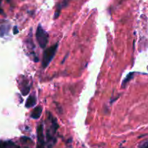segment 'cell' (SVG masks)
<instances>
[{
	"label": "cell",
	"mask_w": 148,
	"mask_h": 148,
	"mask_svg": "<svg viewBox=\"0 0 148 148\" xmlns=\"http://www.w3.org/2000/svg\"><path fill=\"white\" fill-rule=\"evenodd\" d=\"M58 49V43H56L53 46L48 48L43 52V60H42V66L43 69L47 67L49 64L52 61V59L54 57L55 54L56 53V51Z\"/></svg>",
	"instance_id": "1"
},
{
	"label": "cell",
	"mask_w": 148,
	"mask_h": 148,
	"mask_svg": "<svg viewBox=\"0 0 148 148\" xmlns=\"http://www.w3.org/2000/svg\"><path fill=\"white\" fill-rule=\"evenodd\" d=\"M36 36V40H37L39 46L42 49H45V47H46L48 43V40H49V36H48L47 33L43 30V28L41 27L40 25L38 26Z\"/></svg>",
	"instance_id": "2"
},
{
	"label": "cell",
	"mask_w": 148,
	"mask_h": 148,
	"mask_svg": "<svg viewBox=\"0 0 148 148\" xmlns=\"http://www.w3.org/2000/svg\"><path fill=\"white\" fill-rule=\"evenodd\" d=\"M37 137H38L37 148H44L45 139H44V134H43V127L42 124H40V125L38 127Z\"/></svg>",
	"instance_id": "3"
},
{
	"label": "cell",
	"mask_w": 148,
	"mask_h": 148,
	"mask_svg": "<svg viewBox=\"0 0 148 148\" xmlns=\"http://www.w3.org/2000/svg\"><path fill=\"white\" fill-rule=\"evenodd\" d=\"M42 111H43V108L41 106H37L36 108H34V110L33 111V112L31 113V118L34 119H38L40 118V115L42 114Z\"/></svg>",
	"instance_id": "4"
},
{
	"label": "cell",
	"mask_w": 148,
	"mask_h": 148,
	"mask_svg": "<svg viewBox=\"0 0 148 148\" xmlns=\"http://www.w3.org/2000/svg\"><path fill=\"white\" fill-rule=\"evenodd\" d=\"M36 104V98L33 95H30L27 99L25 103V107L27 108H30L32 107L35 106Z\"/></svg>",
	"instance_id": "5"
},
{
	"label": "cell",
	"mask_w": 148,
	"mask_h": 148,
	"mask_svg": "<svg viewBox=\"0 0 148 148\" xmlns=\"http://www.w3.org/2000/svg\"><path fill=\"white\" fill-rule=\"evenodd\" d=\"M133 75H134V73H130L128 75H127V77L125 78V79H124V82H123V83H122V88H124L125 85H127V84L128 83L129 81H130V79L133 77Z\"/></svg>",
	"instance_id": "6"
},
{
	"label": "cell",
	"mask_w": 148,
	"mask_h": 148,
	"mask_svg": "<svg viewBox=\"0 0 148 148\" xmlns=\"http://www.w3.org/2000/svg\"><path fill=\"white\" fill-rule=\"evenodd\" d=\"M6 145H7V148H20L19 146H17V145H15L11 141L6 142Z\"/></svg>",
	"instance_id": "7"
},
{
	"label": "cell",
	"mask_w": 148,
	"mask_h": 148,
	"mask_svg": "<svg viewBox=\"0 0 148 148\" xmlns=\"http://www.w3.org/2000/svg\"><path fill=\"white\" fill-rule=\"evenodd\" d=\"M60 10H61V7H59H59H58V10H57V11H56V13H55V15H54V19L57 18V17H59V14H60Z\"/></svg>",
	"instance_id": "8"
},
{
	"label": "cell",
	"mask_w": 148,
	"mask_h": 148,
	"mask_svg": "<svg viewBox=\"0 0 148 148\" xmlns=\"http://www.w3.org/2000/svg\"><path fill=\"white\" fill-rule=\"evenodd\" d=\"M140 148H148V142H145L140 145Z\"/></svg>",
	"instance_id": "9"
},
{
	"label": "cell",
	"mask_w": 148,
	"mask_h": 148,
	"mask_svg": "<svg viewBox=\"0 0 148 148\" xmlns=\"http://www.w3.org/2000/svg\"><path fill=\"white\" fill-rule=\"evenodd\" d=\"M18 29H17V27H14V29H13V33H14V34H17V33H18Z\"/></svg>",
	"instance_id": "10"
},
{
	"label": "cell",
	"mask_w": 148,
	"mask_h": 148,
	"mask_svg": "<svg viewBox=\"0 0 148 148\" xmlns=\"http://www.w3.org/2000/svg\"><path fill=\"white\" fill-rule=\"evenodd\" d=\"M2 12V10H1V9H0V13H1Z\"/></svg>",
	"instance_id": "11"
},
{
	"label": "cell",
	"mask_w": 148,
	"mask_h": 148,
	"mask_svg": "<svg viewBox=\"0 0 148 148\" xmlns=\"http://www.w3.org/2000/svg\"><path fill=\"white\" fill-rule=\"evenodd\" d=\"M1 0H0V5H1Z\"/></svg>",
	"instance_id": "12"
}]
</instances>
